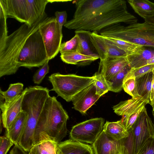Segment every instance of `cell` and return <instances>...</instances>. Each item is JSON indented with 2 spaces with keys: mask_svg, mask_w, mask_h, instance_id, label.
Wrapping results in <instances>:
<instances>
[{
  "mask_svg": "<svg viewBox=\"0 0 154 154\" xmlns=\"http://www.w3.org/2000/svg\"><path fill=\"white\" fill-rule=\"evenodd\" d=\"M96 87V94L100 97L110 91V87L103 76L97 72L93 75Z\"/></svg>",
  "mask_w": 154,
  "mask_h": 154,
  "instance_id": "4dcf8cb0",
  "label": "cell"
},
{
  "mask_svg": "<svg viewBox=\"0 0 154 154\" xmlns=\"http://www.w3.org/2000/svg\"><path fill=\"white\" fill-rule=\"evenodd\" d=\"M49 0H0V5L8 17L14 18L30 26L35 24L45 13Z\"/></svg>",
  "mask_w": 154,
  "mask_h": 154,
  "instance_id": "8992f818",
  "label": "cell"
},
{
  "mask_svg": "<svg viewBox=\"0 0 154 154\" xmlns=\"http://www.w3.org/2000/svg\"><path fill=\"white\" fill-rule=\"evenodd\" d=\"M69 118L56 97L50 96L38 119L34 135V145L47 141L57 143L61 142L67 134Z\"/></svg>",
  "mask_w": 154,
  "mask_h": 154,
  "instance_id": "7a4b0ae2",
  "label": "cell"
},
{
  "mask_svg": "<svg viewBox=\"0 0 154 154\" xmlns=\"http://www.w3.org/2000/svg\"><path fill=\"white\" fill-rule=\"evenodd\" d=\"M26 91L25 88L16 98L12 101L0 103L1 118L3 127L8 129L18 115L22 111V103Z\"/></svg>",
  "mask_w": 154,
  "mask_h": 154,
  "instance_id": "4fadbf2b",
  "label": "cell"
},
{
  "mask_svg": "<svg viewBox=\"0 0 154 154\" xmlns=\"http://www.w3.org/2000/svg\"><path fill=\"white\" fill-rule=\"evenodd\" d=\"M136 13L144 19L154 16V3L148 0H128Z\"/></svg>",
  "mask_w": 154,
  "mask_h": 154,
  "instance_id": "603a6c76",
  "label": "cell"
},
{
  "mask_svg": "<svg viewBox=\"0 0 154 154\" xmlns=\"http://www.w3.org/2000/svg\"><path fill=\"white\" fill-rule=\"evenodd\" d=\"M73 2L75 10L73 18L64 25L69 29L98 33L115 24L129 25L137 21V18L128 11L124 0H79Z\"/></svg>",
  "mask_w": 154,
  "mask_h": 154,
  "instance_id": "6da1fadb",
  "label": "cell"
},
{
  "mask_svg": "<svg viewBox=\"0 0 154 154\" xmlns=\"http://www.w3.org/2000/svg\"><path fill=\"white\" fill-rule=\"evenodd\" d=\"M123 88L125 92L131 96L132 98L141 97L137 91L136 78L132 68L125 77L123 82Z\"/></svg>",
  "mask_w": 154,
  "mask_h": 154,
  "instance_id": "484cf974",
  "label": "cell"
},
{
  "mask_svg": "<svg viewBox=\"0 0 154 154\" xmlns=\"http://www.w3.org/2000/svg\"><path fill=\"white\" fill-rule=\"evenodd\" d=\"M91 41L98 53L100 60L107 57H126L124 51L109 42L103 36L96 32L90 33Z\"/></svg>",
  "mask_w": 154,
  "mask_h": 154,
  "instance_id": "7c38bea8",
  "label": "cell"
},
{
  "mask_svg": "<svg viewBox=\"0 0 154 154\" xmlns=\"http://www.w3.org/2000/svg\"><path fill=\"white\" fill-rule=\"evenodd\" d=\"M28 116L27 113L22 110L14 120L9 128L6 130V136L12 140L14 144L18 143Z\"/></svg>",
  "mask_w": 154,
  "mask_h": 154,
  "instance_id": "ffe728a7",
  "label": "cell"
},
{
  "mask_svg": "<svg viewBox=\"0 0 154 154\" xmlns=\"http://www.w3.org/2000/svg\"><path fill=\"white\" fill-rule=\"evenodd\" d=\"M131 69L128 64L113 79L107 82L110 87V91L117 93L122 90L125 77Z\"/></svg>",
  "mask_w": 154,
  "mask_h": 154,
  "instance_id": "4316f807",
  "label": "cell"
},
{
  "mask_svg": "<svg viewBox=\"0 0 154 154\" xmlns=\"http://www.w3.org/2000/svg\"><path fill=\"white\" fill-rule=\"evenodd\" d=\"M55 17L58 23L61 31L63 25L66 23L67 14L65 11H56L55 13Z\"/></svg>",
  "mask_w": 154,
  "mask_h": 154,
  "instance_id": "74e56055",
  "label": "cell"
},
{
  "mask_svg": "<svg viewBox=\"0 0 154 154\" xmlns=\"http://www.w3.org/2000/svg\"><path fill=\"white\" fill-rule=\"evenodd\" d=\"M79 42L77 36L75 35L69 40L61 43L60 52L61 54L77 52Z\"/></svg>",
  "mask_w": 154,
  "mask_h": 154,
  "instance_id": "1f68e13d",
  "label": "cell"
},
{
  "mask_svg": "<svg viewBox=\"0 0 154 154\" xmlns=\"http://www.w3.org/2000/svg\"><path fill=\"white\" fill-rule=\"evenodd\" d=\"M26 88L22 109L27 113L28 116L18 144L29 152L34 145V137L37 122L50 96V90L38 85Z\"/></svg>",
  "mask_w": 154,
  "mask_h": 154,
  "instance_id": "277c9868",
  "label": "cell"
},
{
  "mask_svg": "<svg viewBox=\"0 0 154 154\" xmlns=\"http://www.w3.org/2000/svg\"><path fill=\"white\" fill-rule=\"evenodd\" d=\"M128 65L126 57H107L100 60L97 72L108 82Z\"/></svg>",
  "mask_w": 154,
  "mask_h": 154,
  "instance_id": "9a60e30c",
  "label": "cell"
},
{
  "mask_svg": "<svg viewBox=\"0 0 154 154\" xmlns=\"http://www.w3.org/2000/svg\"><path fill=\"white\" fill-rule=\"evenodd\" d=\"M103 131L106 135L117 140L129 134L121 119L115 122L106 121L103 126Z\"/></svg>",
  "mask_w": 154,
  "mask_h": 154,
  "instance_id": "7402d4cb",
  "label": "cell"
},
{
  "mask_svg": "<svg viewBox=\"0 0 154 154\" xmlns=\"http://www.w3.org/2000/svg\"><path fill=\"white\" fill-rule=\"evenodd\" d=\"M48 17L45 13L31 26L24 23L0 41V77L16 73L19 69L18 57L26 40L39 28L41 24Z\"/></svg>",
  "mask_w": 154,
  "mask_h": 154,
  "instance_id": "3957f363",
  "label": "cell"
},
{
  "mask_svg": "<svg viewBox=\"0 0 154 154\" xmlns=\"http://www.w3.org/2000/svg\"><path fill=\"white\" fill-rule=\"evenodd\" d=\"M137 154H154V136L146 140Z\"/></svg>",
  "mask_w": 154,
  "mask_h": 154,
  "instance_id": "e575fe53",
  "label": "cell"
},
{
  "mask_svg": "<svg viewBox=\"0 0 154 154\" xmlns=\"http://www.w3.org/2000/svg\"><path fill=\"white\" fill-rule=\"evenodd\" d=\"M61 59L64 62L69 64L86 65L90 63L97 58L82 54L78 52L61 54Z\"/></svg>",
  "mask_w": 154,
  "mask_h": 154,
  "instance_id": "d4e9b609",
  "label": "cell"
},
{
  "mask_svg": "<svg viewBox=\"0 0 154 154\" xmlns=\"http://www.w3.org/2000/svg\"><path fill=\"white\" fill-rule=\"evenodd\" d=\"M96 91L94 82L79 92L72 100L73 108L82 114H85L100 97L96 94Z\"/></svg>",
  "mask_w": 154,
  "mask_h": 154,
  "instance_id": "5bb4252c",
  "label": "cell"
},
{
  "mask_svg": "<svg viewBox=\"0 0 154 154\" xmlns=\"http://www.w3.org/2000/svg\"><path fill=\"white\" fill-rule=\"evenodd\" d=\"M39 30L49 60L60 51L63 37L62 32L55 17H48L40 25Z\"/></svg>",
  "mask_w": 154,
  "mask_h": 154,
  "instance_id": "9c48e42d",
  "label": "cell"
},
{
  "mask_svg": "<svg viewBox=\"0 0 154 154\" xmlns=\"http://www.w3.org/2000/svg\"><path fill=\"white\" fill-rule=\"evenodd\" d=\"M152 108V113L153 115L154 119V107H153Z\"/></svg>",
  "mask_w": 154,
  "mask_h": 154,
  "instance_id": "ee69618b",
  "label": "cell"
},
{
  "mask_svg": "<svg viewBox=\"0 0 154 154\" xmlns=\"http://www.w3.org/2000/svg\"><path fill=\"white\" fill-rule=\"evenodd\" d=\"M104 37L109 42L125 51L127 55L134 54L140 46L119 39Z\"/></svg>",
  "mask_w": 154,
  "mask_h": 154,
  "instance_id": "f546056e",
  "label": "cell"
},
{
  "mask_svg": "<svg viewBox=\"0 0 154 154\" xmlns=\"http://www.w3.org/2000/svg\"><path fill=\"white\" fill-rule=\"evenodd\" d=\"M128 131V136L118 140L120 154H134V143L131 128Z\"/></svg>",
  "mask_w": 154,
  "mask_h": 154,
  "instance_id": "f1b7e54d",
  "label": "cell"
},
{
  "mask_svg": "<svg viewBox=\"0 0 154 154\" xmlns=\"http://www.w3.org/2000/svg\"><path fill=\"white\" fill-rule=\"evenodd\" d=\"M154 64V56L150 60L148 63L147 65L150 64Z\"/></svg>",
  "mask_w": 154,
  "mask_h": 154,
  "instance_id": "7bdbcfd3",
  "label": "cell"
},
{
  "mask_svg": "<svg viewBox=\"0 0 154 154\" xmlns=\"http://www.w3.org/2000/svg\"><path fill=\"white\" fill-rule=\"evenodd\" d=\"M29 154H41L35 145H34L29 152Z\"/></svg>",
  "mask_w": 154,
  "mask_h": 154,
  "instance_id": "60d3db41",
  "label": "cell"
},
{
  "mask_svg": "<svg viewBox=\"0 0 154 154\" xmlns=\"http://www.w3.org/2000/svg\"><path fill=\"white\" fill-rule=\"evenodd\" d=\"M92 146L94 154H120L118 141L106 135L103 130Z\"/></svg>",
  "mask_w": 154,
  "mask_h": 154,
  "instance_id": "e0dca14e",
  "label": "cell"
},
{
  "mask_svg": "<svg viewBox=\"0 0 154 154\" xmlns=\"http://www.w3.org/2000/svg\"><path fill=\"white\" fill-rule=\"evenodd\" d=\"M148 103L143 97H139L121 101L112 108L117 115L127 117L144 108Z\"/></svg>",
  "mask_w": 154,
  "mask_h": 154,
  "instance_id": "2e32d148",
  "label": "cell"
},
{
  "mask_svg": "<svg viewBox=\"0 0 154 154\" xmlns=\"http://www.w3.org/2000/svg\"><path fill=\"white\" fill-rule=\"evenodd\" d=\"M7 18L4 9L0 5V41L8 36L6 22Z\"/></svg>",
  "mask_w": 154,
  "mask_h": 154,
  "instance_id": "d6a6232c",
  "label": "cell"
},
{
  "mask_svg": "<svg viewBox=\"0 0 154 154\" xmlns=\"http://www.w3.org/2000/svg\"><path fill=\"white\" fill-rule=\"evenodd\" d=\"M145 21L154 25V16L144 19Z\"/></svg>",
  "mask_w": 154,
  "mask_h": 154,
  "instance_id": "b9f144b4",
  "label": "cell"
},
{
  "mask_svg": "<svg viewBox=\"0 0 154 154\" xmlns=\"http://www.w3.org/2000/svg\"><path fill=\"white\" fill-rule=\"evenodd\" d=\"M48 60L39 28L26 40L18 57L17 66L19 68L21 66L29 69L39 67Z\"/></svg>",
  "mask_w": 154,
  "mask_h": 154,
  "instance_id": "ba28073f",
  "label": "cell"
},
{
  "mask_svg": "<svg viewBox=\"0 0 154 154\" xmlns=\"http://www.w3.org/2000/svg\"></svg>",
  "mask_w": 154,
  "mask_h": 154,
  "instance_id": "f6af8a7d",
  "label": "cell"
},
{
  "mask_svg": "<svg viewBox=\"0 0 154 154\" xmlns=\"http://www.w3.org/2000/svg\"><path fill=\"white\" fill-rule=\"evenodd\" d=\"M49 60L48 61L43 65L39 69L35 74L33 77V81L35 84H40L46 75L49 72Z\"/></svg>",
  "mask_w": 154,
  "mask_h": 154,
  "instance_id": "836d02e7",
  "label": "cell"
},
{
  "mask_svg": "<svg viewBox=\"0 0 154 154\" xmlns=\"http://www.w3.org/2000/svg\"><path fill=\"white\" fill-rule=\"evenodd\" d=\"M104 121L102 118H97L75 125L70 133V139L92 144L102 131Z\"/></svg>",
  "mask_w": 154,
  "mask_h": 154,
  "instance_id": "30bf717a",
  "label": "cell"
},
{
  "mask_svg": "<svg viewBox=\"0 0 154 154\" xmlns=\"http://www.w3.org/2000/svg\"><path fill=\"white\" fill-rule=\"evenodd\" d=\"M54 91L67 102L72 100L73 97L85 88L94 82L93 76L86 77L73 74L63 75L59 72L54 73L48 77Z\"/></svg>",
  "mask_w": 154,
  "mask_h": 154,
  "instance_id": "52a82bcc",
  "label": "cell"
},
{
  "mask_svg": "<svg viewBox=\"0 0 154 154\" xmlns=\"http://www.w3.org/2000/svg\"><path fill=\"white\" fill-rule=\"evenodd\" d=\"M14 144L12 140L5 136L0 137V154H7L11 147Z\"/></svg>",
  "mask_w": 154,
  "mask_h": 154,
  "instance_id": "d590c367",
  "label": "cell"
},
{
  "mask_svg": "<svg viewBox=\"0 0 154 154\" xmlns=\"http://www.w3.org/2000/svg\"><path fill=\"white\" fill-rule=\"evenodd\" d=\"M91 32L84 30H75L78 38L79 46L77 52L84 55L93 57L97 59L99 56L92 43L90 38Z\"/></svg>",
  "mask_w": 154,
  "mask_h": 154,
  "instance_id": "44dd1931",
  "label": "cell"
},
{
  "mask_svg": "<svg viewBox=\"0 0 154 154\" xmlns=\"http://www.w3.org/2000/svg\"><path fill=\"white\" fill-rule=\"evenodd\" d=\"M99 33L103 36L154 48V25L146 22L127 26L116 24L104 29Z\"/></svg>",
  "mask_w": 154,
  "mask_h": 154,
  "instance_id": "5b68a950",
  "label": "cell"
},
{
  "mask_svg": "<svg viewBox=\"0 0 154 154\" xmlns=\"http://www.w3.org/2000/svg\"><path fill=\"white\" fill-rule=\"evenodd\" d=\"M10 154H29L18 144H14V146L10 151Z\"/></svg>",
  "mask_w": 154,
  "mask_h": 154,
  "instance_id": "f35d334b",
  "label": "cell"
},
{
  "mask_svg": "<svg viewBox=\"0 0 154 154\" xmlns=\"http://www.w3.org/2000/svg\"><path fill=\"white\" fill-rule=\"evenodd\" d=\"M23 85L21 83L11 84L8 89L2 91L0 89V98L4 100V102L7 103L13 100L18 97L23 91Z\"/></svg>",
  "mask_w": 154,
  "mask_h": 154,
  "instance_id": "83f0119b",
  "label": "cell"
},
{
  "mask_svg": "<svg viewBox=\"0 0 154 154\" xmlns=\"http://www.w3.org/2000/svg\"><path fill=\"white\" fill-rule=\"evenodd\" d=\"M131 128L134 143V154H137L146 140L154 136V124L148 116L145 107Z\"/></svg>",
  "mask_w": 154,
  "mask_h": 154,
  "instance_id": "8fae6325",
  "label": "cell"
},
{
  "mask_svg": "<svg viewBox=\"0 0 154 154\" xmlns=\"http://www.w3.org/2000/svg\"><path fill=\"white\" fill-rule=\"evenodd\" d=\"M152 73L149 72L142 77L136 79L137 90L139 95L150 103L152 89Z\"/></svg>",
  "mask_w": 154,
  "mask_h": 154,
  "instance_id": "cb8c5ba5",
  "label": "cell"
},
{
  "mask_svg": "<svg viewBox=\"0 0 154 154\" xmlns=\"http://www.w3.org/2000/svg\"><path fill=\"white\" fill-rule=\"evenodd\" d=\"M152 89L150 96L149 104L152 107L154 106V69L152 71Z\"/></svg>",
  "mask_w": 154,
  "mask_h": 154,
  "instance_id": "ab89813d",
  "label": "cell"
},
{
  "mask_svg": "<svg viewBox=\"0 0 154 154\" xmlns=\"http://www.w3.org/2000/svg\"><path fill=\"white\" fill-rule=\"evenodd\" d=\"M56 152L57 154H94L92 146L71 139L57 143Z\"/></svg>",
  "mask_w": 154,
  "mask_h": 154,
  "instance_id": "ac0fdd59",
  "label": "cell"
},
{
  "mask_svg": "<svg viewBox=\"0 0 154 154\" xmlns=\"http://www.w3.org/2000/svg\"><path fill=\"white\" fill-rule=\"evenodd\" d=\"M140 46L134 54L127 55L126 58L131 68L137 69L147 65L154 56V48Z\"/></svg>",
  "mask_w": 154,
  "mask_h": 154,
  "instance_id": "d6986e66",
  "label": "cell"
},
{
  "mask_svg": "<svg viewBox=\"0 0 154 154\" xmlns=\"http://www.w3.org/2000/svg\"><path fill=\"white\" fill-rule=\"evenodd\" d=\"M132 69L136 78L137 79L152 72L154 69V64L147 65L137 69Z\"/></svg>",
  "mask_w": 154,
  "mask_h": 154,
  "instance_id": "8d00e7d4",
  "label": "cell"
}]
</instances>
